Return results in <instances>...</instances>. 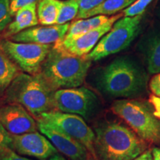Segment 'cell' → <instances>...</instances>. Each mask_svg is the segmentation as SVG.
I'll list each match as a JSON object with an SVG mask.
<instances>
[{
    "instance_id": "obj_24",
    "label": "cell",
    "mask_w": 160,
    "mask_h": 160,
    "mask_svg": "<svg viewBox=\"0 0 160 160\" xmlns=\"http://www.w3.org/2000/svg\"><path fill=\"white\" fill-rule=\"evenodd\" d=\"M105 1V0H80L79 11L77 19H83L86 13L97 8Z\"/></svg>"
},
{
    "instance_id": "obj_28",
    "label": "cell",
    "mask_w": 160,
    "mask_h": 160,
    "mask_svg": "<svg viewBox=\"0 0 160 160\" xmlns=\"http://www.w3.org/2000/svg\"><path fill=\"white\" fill-rule=\"evenodd\" d=\"M149 88L155 97L160 98V73H157L151 78L149 82Z\"/></svg>"
},
{
    "instance_id": "obj_19",
    "label": "cell",
    "mask_w": 160,
    "mask_h": 160,
    "mask_svg": "<svg viewBox=\"0 0 160 160\" xmlns=\"http://www.w3.org/2000/svg\"><path fill=\"white\" fill-rule=\"evenodd\" d=\"M19 69L0 48V97L5 94L12 82L19 74Z\"/></svg>"
},
{
    "instance_id": "obj_25",
    "label": "cell",
    "mask_w": 160,
    "mask_h": 160,
    "mask_svg": "<svg viewBox=\"0 0 160 160\" xmlns=\"http://www.w3.org/2000/svg\"><path fill=\"white\" fill-rule=\"evenodd\" d=\"M11 134L5 128L0 121V154L8 148H11Z\"/></svg>"
},
{
    "instance_id": "obj_33",
    "label": "cell",
    "mask_w": 160,
    "mask_h": 160,
    "mask_svg": "<svg viewBox=\"0 0 160 160\" xmlns=\"http://www.w3.org/2000/svg\"><path fill=\"white\" fill-rule=\"evenodd\" d=\"M90 160H99V159H97L96 157H93V159H91Z\"/></svg>"
},
{
    "instance_id": "obj_1",
    "label": "cell",
    "mask_w": 160,
    "mask_h": 160,
    "mask_svg": "<svg viewBox=\"0 0 160 160\" xmlns=\"http://www.w3.org/2000/svg\"><path fill=\"white\" fill-rule=\"evenodd\" d=\"M148 74L142 65L129 57H120L100 68L96 85L112 98L134 99L146 91Z\"/></svg>"
},
{
    "instance_id": "obj_9",
    "label": "cell",
    "mask_w": 160,
    "mask_h": 160,
    "mask_svg": "<svg viewBox=\"0 0 160 160\" xmlns=\"http://www.w3.org/2000/svg\"><path fill=\"white\" fill-rule=\"evenodd\" d=\"M39 119L55 126L71 136L82 144L93 157H97L94 149L95 132L89 127L81 116L52 110L43 113Z\"/></svg>"
},
{
    "instance_id": "obj_3",
    "label": "cell",
    "mask_w": 160,
    "mask_h": 160,
    "mask_svg": "<svg viewBox=\"0 0 160 160\" xmlns=\"http://www.w3.org/2000/svg\"><path fill=\"white\" fill-rule=\"evenodd\" d=\"M92 62L77 57L57 46L51 48L40 73L55 90L80 87L85 82Z\"/></svg>"
},
{
    "instance_id": "obj_6",
    "label": "cell",
    "mask_w": 160,
    "mask_h": 160,
    "mask_svg": "<svg viewBox=\"0 0 160 160\" xmlns=\"http://www.w3.org/2000/svg\"><path fill=\"white\" fill-rule=\"evenodd\" d=\"M143 14L120 18L93 51L85 56L86 59L91 62L99 61L127 48L139 34Z\"/></svg>"
},
{
    "instance_id": "obj_30",
    "label": "cell",
    "mask_w": 160,
    "mask_h": 160,
    "mask_svg": "<svg viewBox=\"0 0 160 160\" xmlns=\"http://www.w3.org/2000/svg\"><path fill=\"white\" fill-rule=\"evenodd\" d=\"M133 160H153V157L151 151H145Z\"/></svg>"
},
{
    "instance_id": "obj_7",
    "label": "cell",
    "mask_w": 160,
    "mask_h": 160,
    "mask_svg": "<svg viewBox=\"0 0 160 160\" xmlns=\"http://www.w3.org/2000/svg\"><path fill=\"white\" fill-rule=\"evenodd\" d=\"M0 48L25 73L35 75L41 71L42 65L51 51V46L2 39L0 41Z\"/></svg>"
},
{
    "instance_id": "obj_15",
    "label": "cell",
    "mask_w": 160,
    "mask_h": 160,
    "mask_svg": "<svg viewBox=\"0 0 160 160\" xmlns=\"http://www.w3.org/2000/svg\"><path fill=\"white\" fill-rule=\"evenodd\" d=\"M139 47L145 57L149 73L152 74L159 73L160 30H153L145 34Z\"/></svg>"
},
{
    "instance_id": "obj_2",
    "label": "cell",
    "mask_w": 160,
    "mask_h": 160,
    "mask_svg": "<svg viewBox=\"0 0 160 160\" xmlns=\"http://www.w3.org/2000/svg\"><path fill=\"white\" fill-rule=\"evenodd\" d=\"M94 149L100 160H133L146 145L134 131L117 122H104L95 128Z\"/></svg>"
},
{
    "instance_id": "obj_16",
    "label": "cell",
    "mask_w": 160,
    "mask_h": 160,
    "mask_svg": "<svg viewBox=\"0 0 160 160\" xmlns=\"http://www.w3.org/2000/svg\"><path fill=\"white\" fill-rule=\"evenodd\" d=\"M38 23L37 3L24 6L16 13L15 19L5 29L4 37L11 38L26 29L34 27L38 25Z\"/></svg>"
},
{
    "instance_id": "obj_8",
    "label": "cell",
    "mask_w": 160,
    "mask_h": 160,
    "mask_svg": "<svg viewBox=\"0 0 160 160\" xmlns=\"http://www.w3.org/2000/svg\"><path fill=\"white\" fill-rule=\"evenodd\" d=\"M99 106L97 96L85 87L59 89L53 95L54 110L88 119Z\"/></svg>"
},
{
    "instance_id": "obj_18",
    "label": "cell",
    "mask_w": 160,
    "mask_h": 160,
    "mask_svg": "<svg viewBox=\"0 0 160 160\" xmlns=\"http://www.w3.org/2000/svg\"><path fill=\"white\" fill-rule=\"evenodd\" d=\"M61 5L60 0H40L37 3L39 22L44 26L57 25Z\"/></svg>"
},
{
    "instance_id": "obj_5",
    "label": "cell",
    "mask_w": 160,
    "mask_h": 160,
    "mask_svg": "<svg viewBox=\"0 0 160 160\" xmlns=\"http://www.w3.org/2000/svg\"><path fill=\"white\" fill-rule=\"evenodd\" d=\"M111 110L144 141L160 144V119L145 103L134 99H121L112 104Z\"/></svg>"
},
{
    "instance_id": "obj_4",
    "label": "cell",
    "mask_w": 160,
    "mask_h": 160,
    "mask_svg": "<svg viewBox=\"0 0 160 160\" xmlns=\"http://www.w3.org/2000/svg\"><path fill=\"white\" fill-rule=\"evenodd\" d=\"M56 91L40 73L35 75L20 73L5 95L8 103L19 104L31 114L39 117L43 113L54 110L53 95Z\"/></svg>"
},
{
    "instance_id": "obj_21",
    "label": "cell",
    "mask_w": 160,
    "mask_h": 160,
    "mask_svg": "<svg viewBox=\"0 0 160 160\" xmlns=\"http://www.w3.org/2000/svg\"><path fill=\"white\" fill-rule=\"evenodd\" d=\"M80 0H65L62 1L59 16L57 25H65L77 18L79 11Z\"/></svg>"
},
{
    "instance_id": "obj_22",
    "label": "cell",
    "mask_w": 160,
    "mask_h": 160,
    "mask_svg": "<svg viewBox=\"0 0 160 160\" xmlns=\"http://www.w3.org/2000/svg\"><path fill=\"white\" fill-rule=\"evenodd\" d=\"M10 5V0H0V35L12 22Z\"/></svg>"
},
{
    "instance_id": "obj_13",
    "label": "cell",
    "mask_w": 160,
    "mask_h": 160,
    "mask_svg": "<svg viewBox=\"0 0 160 160\" xmlns=\"http://www.w3.org/2000/svg\"><path fill=\"white\" fill-rule=\"evenodd\" d=\"M123 17V13H119L110 17L105 24L99 28L92 30L71 42L54 44L55 46L60 48L70 54L77 57H85L93 51L99 40L111 29L116 22Z\"/></svg>"
},
{
    "instance_id": "obj_29",
    "label": "cell",
    "mask_w": 160,
    "mask_h": 160,
    "mask_svg": "<svg viewBox=\"0 0 160 160\" xmlns=\"http://www.w3.org/2000/svg\"><path fill=\"white\" fill-rule=\"evenodd\" d=\"M149 102L153 107V114L160 119V98L152 95L150 97Z\"/></svg>"
},
{
    "instance_id": "obj_32",
    "label": "cell",
    "mask_w": 160,
    "mask_h": 160,
    "mask_svg": "<svg viewBox=\"0 0 160 160\" xmlns=\"http://www.w3.org/2000/svg\"><path fill=\"white\" fill-rule=\"evenodd\" d=\"M48 160H67L66 159H65V158L62 157V156H60L59 154H56L53 156V157H52L50 158V159Z\"/></svg>"
},
{
    "instance_id": "obj_14",
    "label": "cell",
    "mask_w": 160,
    "mask_h": 160,
    "mask_svg": "<svg viewBox=\"0 0 160 160\" xmlns=\"http://www.w3.org/2000/svg\"><path fill=\"white\" fill-rule=\"evenodd\" d=\"M70 25H54L43 27H33L26 29L11 37V40L17 42L36 43L42 45L60 43L65 39Z\"/></svg>"
},
{
    "instance_id": "obj_12",
    "label": "cell",
    "mask_w": 160,
    "mask_h": 160,
    "mask_svg": "<svg viewBox=\"0 0 160 160\" xmlns=\"http://www.w3.org/2000/svg\"><path fill=\"white\" fill-rule=\"evenodd\" d=\"M0 121L11 135H20L38 130L37 122L28 110L17 103L0 106Z\"/></svg>"
},
{
    "instance_id": "obj_31",
    "label": "cell",
    "mask_w": 160,
    "mask_h": 160,
    "mask_svg": "<svg viewBox=\"0 0 160 160\" xmlns=\"http://www.w3.org/2000/svg\"><path fill=\"white\" fill-rule=\"evenodd\" d=\"M153 160H160V148H154L152 150Z\"/></svg>"
},
{
    "instance_id": "obj_23",
    "label": "cell",
    "mask_w": 160,
    "mask_h": 160,
    "mask_svg": "<svg viewBox=\"0 0 160 160\" xmlns=\"http://www.w3.org/2000/svg\"><path fill=\"white\" fill-rule=\"evenodd\" d=\"M153 0H137L123 11V17H135L143 14L145 9Z\"/></svg>"
},
{
    "instance_id": "obj_26",
    "label": "cell",
    "mask_w": 160,
    "mask_h": 160,
    "mask_svg": "<svg viewBox=\"0 0 160 160\" xmlns=\"http://www.w3.org/2000/svg\"><path fill=\"white\" fill-rule=\"evenodd\" d=\"M40 0H11V13L13 16H15L16 13L19 9L24 6L31 5L33 3H38Z\"/></svg>"
},
{
    "instance_id": "obj_27",
    "label": "cell",
    "mask_w": 160,
    "mask_h": 160,
    "mask_svg": "<svg viewBox=\"0 0 160 160\" xmlns=\"http://www.w3.org/2000/svg\"><path fill=\"white\" fill-rule=\"evenodd\" d=\"M0 160H31L23 157L11 148H8L0 154Z\"/></svg>"
},
{
    "instance_id": "obj_11",
    "label": "cell",
    "mask_w": 160,
    "mask_h": 160,
    "mask_svg": "<svg viewBox=\"0 0 160 160\" xmlns=\"http://www.w3.org/2000/svg\"><path fill=\"white\" fill-rule=\"evenodd\" d=\"M37 126L40 133L45 135L60 153L71 160H88V151L77 140L41 119H38Z\"/></svg>"
},
{
    "instance_id": "obj_20",
    "label": "cell",
    "mask_w": 160,
    "mask_h": 160,
    "mask_svg": "<svg viewBox=\"0 0 160 160\" xmlns=\"http://www.w3.org/2000/svg\"><path fill=\"white\" fill-rule=\"evenodd\" d=\"M137 0H105L97 8L90 11L85 15L83 19L97 15L111 16L131 6Z\"/></svg>"
},
{
    "instance_id": "obj_10",
    "label": "cell",
    "mask_w": 160,
    "mask_h": 160,
    "mask_svg": "<svg viewBox=\"0 0 160 160\" xmlns=\"http://www.w3.org/2000/svg\"><path fill=\"white\" fill-rule=\"evenodd\" d=\"M13 149L18 154L47 160L57 154V149L45 135L37 131L11 135Z\"/></svg>"
},
{
    "instance_id": "obj_17",
    "label": "cell",
    "mask_w": 160,
    "mask_h": 160,
    "mask_svg": "<svg viewBox=\"0 0 160 160\" xmlns=\"http://www.w3.org/2000/svg\"><path fill=\"white\" fill-rule=\"evenodd\" d=\"M109 19L108 16L97 15L86 19L75 20L70 25L68 31L62 42L68 43L74 41L85 33L102 25Z\"/></svg>"
}]
</instances>
